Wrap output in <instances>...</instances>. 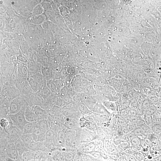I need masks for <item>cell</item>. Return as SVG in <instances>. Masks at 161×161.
<instances>
[{
	"label": "cell",
	"mask_w": 161,
	"mask_h": 161,
	"mask_svg": "<svg viewBox=\"0 0 161 161\" xmlns=\"http://www.w3.org/2000/svg\"><path fill=\"white\" fill-rule=\"evenodd\" d=\"M25 107L21 108L18 113L9 115L13 125L22 131L25 124L28 122L26 120L24 116Z\"/></svg>",
	"instance_id": "6da1fadb"
},
{
	"label": "cell",
	"mask_w": 161,
	"mask_h": 161,
	"mask_svg": "<svg viewBox=\"0 0 161 161\" xmlns=\"http://www.w3.org/2000/svg\"><path fill=\"white\" fill-rule=\"evenodd\" d=\"M57 138V133L51 129H49L45 133V143L46 146L51 152L55 150V145Z\"/></svg>",
	"instance_id": "7a4b0ae2"
},
{
	"label": "cell",
	"mask_w": 161,
	"mask_h": 161,
	"mask_svg": "<svg viewBox=\"0 0 161 161\" xmlns=\"http://www.w3.org/2000/svg\"><path fill=\"white\" fill-rule=\"evenodd\" d=\"M62 124L66 129L78 130L79 127L78 119L66 117L62 114Z\"/></svg>",
	"instance_id": "3957f363"
},
{
	"label": "cell",
	"mask_w": 161,
	"mask_h": 161,
	"mask_svg": "<svg viewBox=\"0 0 161 161\" xmlns=\"http://www.w3.org/2000/svg\"><path fill=\"white\" fill-rule=\"evenodd\" d=\"M22 135V131L15 125L7 133L6 138L8 143H15Z\"/></svg>",
	"instance_id": "277c9868"
},
{
	"label": "cell",
	"mask_w": 161,
	"mask_h": 161,
	"mask_svg": "<svg viewBox=\"0 0 161 161\" xmlns=\"http://www.w3.org/2000/svg\"><path fill=\"white\" fill-rule=\"evenodd\" d=\"M24 98L27 104L32 107L35 106H41L44 101L41 97L36 93H33L28 97Z\"/></svg>",
	"instance_id": "5b68a950"
},
{
	"label": "cell",
	"mask_w": 161,
	"mask_h": 161,
	"mask_svg": "<svg viewBox=\"0 0 161 161\" xmlns=\"http://www.w3.org/2000/svg\"><path fill=\"white\" fill-rule=\"evenodd\" d=\"M7 156L13 161H21L15 143H8L6 148Z\"/></svg>",
	"instance_id": "8992f818"
},
{
	"label": "cell",
	"mask_w": 161,
	"mask_h": 161,
	"mask_svg": "<svg viewBox=\"0 0 161 161\" xmlns=\"http://www.w3.org/2000/svg\"><path fill=\"white\" fill-rule=\"evenodd\" d=\"M80 142L86 143L94 140L95 135L92 131L84 128L80 131Z\"/></svg>",
	"instance_id": "52a82bcc"
},
{
	"label": "cell",
	"mask_w": 161,
	"mask_h": 161,
	"mask_svg": "<svg viewBox=\"0 0 161 161\" xmlns=\"http://www.w3.org/2000/svg\"><path fill=\"white\" fill-rule=\"evenodd\" d=\"M34 127L33 132L34 141L35 142L45 140V133H44L40 128L36 121L34 122Z\"/></svg>",
	"instance_id": "ba28073f"
},
{
	"label": "cell",
	"mask_w": 161,
	"mask_h": 161,
	"mask_svg": "<svg viewBox=\"0 0 161 161\" xmlns=\"http://www.w3.org/2000/svg\"><path fill=\"white\" fill-rule=\"evenodd\" d=\"M0 127L7 133L13 125L10 115L0 118Z\"/></svg>",
	"instance_id": "9c48e42d"
},
{
	"label": "cell",
	"mask_w": 161,
	"mask_h": 161,
	"mask_svg": "<svg viewBox=\"0 0 161 161\" xmlns=\"http://www.w3.org/2000/svg\"><path fill=\"white\" fill-rule=\"evenodd\" d=\"M36 117V121L47 119L48 113L45 110L39 106H35L32 107Z\"/></svg>",
	"instance_id": "30bf717a"
},
{
	"label": "cell",
	"mask_w": 161,
	"mask_h": 161,
	"mask_svg": "<svg viewBox=\"0 0 161 161\" xmlns=\"http://www.w3.org/2000/svg\"><path fill=\"white\" fill-rule=\"evenodd\" d=\"M6 92L4 94L8 101H10L17 97L20 96L21 93L18 89L17 88L13 87L7 88L5 89Z\"/></svg>",
	"instance_id": "8fae6325"
},
{
	"label": "cell",
	"mask_w": 161,
	"mask_h": 161,
	"mask_svg": "<svg viewBox=\"0 0 161 161\" xmlns=\"http://www.w3.org/2000/svg\"><path fill=\"white\" fill-rule=\"evenodd\" d=\"M24 116L26 120L28 122H34L36 121V117L32 107L27 103L25 110Z\"/></svg>",
	"instance_id": "7c38bea8"
},
{
	"label": "cell",
	"mask_w": 161,
	"mask_h": 161,
	"mask_svg": "<svg viewBox=\"0 0 161 161\" xmlns=\"http://www.w3.org/2000/svg\"><path fill=\"white\" fill-rule=\"evenodd\" d=\"M16 148L17 150L21 161L22 155L24 152L28 150V146L27 145L21 140L20 138L18 139L15 143Z\"/></svg>",
	"instance_id": "4fadbf2b"
},
{
	"label": "cell",
	"mask_w": 161,
	"mask_h": 161,
	"mask_svg": "<svg viewBox=\"0 0 161 161\" xmlns=\"http://www.w3.org/2000/svg\"><path fill=\"white\" fill-rule=\"evenodd\" d=\"M10 101H5L0 104V118L9 115V106Z\"/></svg>",
	"instance_id": "5bb4252c"
},
{
	"label": "cell",
	"mask_w": 161,
	"mask_h": 161,
	"mask_svg": "<svg viewBox=\"0 0 161 161\" xmlns=\"http://www.w3.org/2000/svg\"><path fill=\"white\" fill-rule=\"evenodd\" d=\"M76 133L75 130L67 129L65 130L66 144L70 146V143Z\"/></svg>",
	"instance_id": "9a60e30c"
},
{
	"label": "cell",
	"mask_w": 161,
	"mask_h": 161,
	"mask_svg": "<svg viewBox=\"0 0 161 161\" xmlns=\"http://www.w3.org/2000/svg\"><path fill=\"white\" fill-rule=\"evenodd\" d=\"M47 120L48 122L50 129L57 133L58 131L61 129V127L55 123L51 115L48 113Z\"/></svg>",
	"instance_id": "2e32d148"
},
{
	"label": "cell",
	"mask_w": 161,
	"mask_h": 161,
	"mask_svg": "<svg viewBox=\"0 0 161 161\" xmlns=\"http://www.w3.org/2000/svg\"><path fill=\"white\" fill-rule=\"evenodd\" d=\"M35 151L29 149L24 151L23 153L22 160L23 161H34V158Z\"/></svg>",
	"instance_id": "e0dca14e"
},
{
	"label": "cell",
	"mask_w": 161,
	"mask_h": 161,
	"mask_svg": "<svg viewBox=\"0 0 161 161\" xmlns=\"http://www.w3.org/2000/svg\"><path fill=\"white\" fill-rule=\"evenodd\" d=\"M38 125L41 130L44 133L50 129L47 120L46 119H43L36 121Z\"/></svg>",
	"instance_id": "ac0fdd59"
},
{
	"label": "cell",
	"mask_w": 161,
	"mask_h": 161,
	"mask_svg": "<svg viewBox=\"0 0 161 161\" xmlns=\"http://www.w3.org/2000/svg\"><path fill=\"white\" fill-rule=\"evenodd\" d=\"M21 108L13 100L10 101L9 106V114H13L18 113Z\"/></svg>",
	"instance_id": "d6986e66"
},
{
	"label": "cell",
	"mask_w": 161,
	"mask_h": 161,
	"mask_svg": "<svg viewBox=\"0 0 161 161\" xmlns=\"http://www.w3.org/2000/svg\"><path fill=\"white\" fill-rule=\"evenodd\" d=\"M34 127L33 122H28L25 124L24 127L22 131V134L33 133Z\"/></svg>",
	"instance_id": "ffe728a7"
},
{
	"label": "cell",
	"mask_w": 161,
	"mask_h": 161,
	"mask_svg": "<svg viewBox=\"0 0 161 161\" xmlns=\"http://www.w3.org/2000/svg\"><path fill=\"white\" fill-rule=\"evenodd\" d=\"M28 82L34 93L37 92L39 89V83L31 77L29 78Z\"/></svg>",
	"instance_id": "44dd1931"
},
{
	"label": "cell",
	"mask_w": 161,
	"mask_h": 161,
	"mask_svg": "<svg viewBox=\"0 0 161 161\" xmlns=\"http://www.w3.org/2000/svg\"><path fill=\"white\" fill-rule=\"evenodd\" d=\"M62 114L66 117L78 118L79 116L77 112L72 110H63Z\"/></svg>",
	"instance_id": "7402d4cb"
},
{
	"label": "cell",
	"mask_w": 161,
	"mask_h": 161,
	"mask_svg": "<svg viewBox=\"0 0 161 161\" xmlns=\"http://www.w3.org/2000/svg\"><path fill=\"white\" fill-rule=\"evenodd\" d=\"M20 138L28 146L32 142L34 141L33 133L22 134L21 137Z\"/></svg>",
	"instance_id": "603a6c76"
},
{
	"label": "cell",
	"mask_w": 161,
	"mask_h": 161,
	"mask_svg": "<svg viewBox=\"0 0 161 161\" xmlns=\"http://www.w3.org/2000/svg\"><path fill=\"white\" fill-rule=\"evenodd\" d=\"M152 130L156 134L161 132V122H154L152 124Z\"/></svg>",
	"instance_id": "cb8c5ba5"
},
{
	"label": "cell",
	"mask_w": 161,
	"mask_h": 161,
	"mask_svg": "<svg viewBox=\"0 0 161 161\" xmlns=\"http://www.w3.org/2000/svg\"><path fill=\"white\" fill-rule=\"evenodd\" d=\"M63 109L60 107L54 105L51 110L48 112V113L51 114H57L62 115Z\"/></svg>",
	"instance_id": "d4e9b609"
},
{
	"label": "cell",
	"mask_w": 161,
	"mask_h": 161,
	"mask_svg": "<svg viewBox=\"0 0 161 161\" xmlns=\"http://www.w3.org/2000/svg\"><path fill=\"white\" fill-rule=\"evenodd\" d=\"M45 152L41 151H35L34 160V161H42L44 156Z\"/></svg>",
	"instance_id": "484cf974"
},
{
	"label": "cell",
	"mask_w": 161,
	"mask_h": 161,
	"mask_svg": "<svg viewBox=\"0 0 161 161\" xmlns=\"http://www.w3.org/2000/svg\"><path fill=\"white\" fill-rule=\"evenodd\" d=\"M131 142L133 146L135 148H140L141 146L140 140L137 137L133 138Z\"/></svg>",
	"instance_id": "4316f807"
},
{
	"label": "cell",
	"mask_w": 161,
	"mask_h": 161,
	"mask_svg": "<svg viewBox=\"0 0 161 161\" xmlns=\"http://www.w3.org/2000/svg\"><path fill=\"white\" fill-rule=\"evenodd\" d=\"M38 143L33 141L28 146V149L33 151H37Z\"/></svg>",
	"instance_id": "83f0119b"
},
{
	"label": "cell",
	"mask_w": 161,
	"mask_h": 161,
	"mask_svg": "<svg viewBox=\"0 0 161 161\" xmlns=\"http://www.w3.org/2000/svg\"><path fill=\"white\" fill-rule=\"evenodd\" d=\"M153 115L154 119L156 120V122L160 121V119L161 117V112L160 111H156Z\"/></svg>",
	"instance_id": "f1b7e54d"
},
{
	"label": "cell",
	"mask_w": 161,
	"mask_h": 161,
	"mask_svg": "<svg viewBox=\"0 0 161 161\" xmlns=\"http://www.w3.org/2000/svg\"><path fill=\"white\" fill-rule=\"evenodd\" d=\"M134 133L136 136H143L144 134V131L142 129L138 128L135 129Z\"/></svg>",
	"instance_id": "f546056e"
},
{
	"label": "cell",
	"mask_w": 161,
	"mask_h": 161,
	"mask_svg": "<svg viewBox=\"0 0 161 161\" xmlns=\"http://www.w3.org/2000/svg\"><path fill=\"white\" fill-rule=\"evenodd\" d=\"M145 119L146 122L148 124L151 123L153 121L151 115L147 113L145 114Z\"/></svg>",
	"instance_id": "4dcf8cb0"
},
{
	"label": "cell",
	"mask_w": 161,
	"mask_h": 161,
	"mask_svg": "<svg viewBox=\"0 0 161 161\" xmlns=\"http://www.w3.org/2000/svg\"><path fill=\"white\" fill-rule=\"evenodd\" d=\"M147 157L148 158V159L149 160H152L153 158V156L151 155L148 154L147 156Z\"/></svg>",
	"instance_id": "1f68e13d"
},
{
	"label": "cell",
	"mask_w": 161,
	"mask_h": 161,
	"mask_svg": "<svg viewBox=\"0 0 161 161\" xmlns=\"http://www.w3.org/2000/svg\"><path fill=\"white\" fill-rule=\"evenodd\" d=\"M160 121L161 122V117L160 119Z\"/></svg>",
	"instance_id": "d6a6232c"
}]
</instances>
